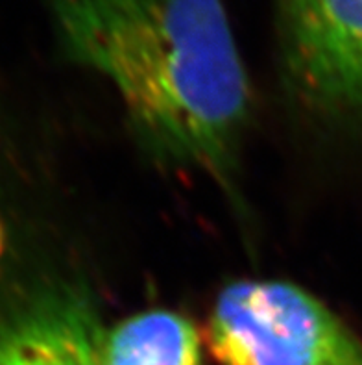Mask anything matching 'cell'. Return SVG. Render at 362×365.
<instances>
[{"instance_id": "cell-5", "label": "cell", "mask_w": 362, "mask_h": 365, "mask_svg": "<svg viewBox=\"0 0 362 365\" xmlns=\"http://www.w3.org/2000/svg\"><path fill=\"white\" fill-rule=\"evenodd\" d=\"M203 336L172 310H148L107 330L98 365H202Z\"/></svg>"}, {"instance_id": "cell-3", "label": "cell", "mask_w": 362, "mask_h": 365, "mask_svg": "<svg viewBox=\"0 0 362 365\" xmlns=\"http://www.w3.org/2000/svg\"><path fill=\"white\" fill-rule=\"evenodd\" d=\"M283 63L309 104L362 119V0H274Z\"/></svg>"}, {"instance_id": "cell-4", "label": "cell", "mask_w": 362, "mask_h": 365, "mask_svg": "<svg viewBox=\"0 0 362 365\" xmlns=\"http://www.w3.org/2000/svg\"><path fill=\"white\" fill-rule=\"evenodd\" d=\"M104 336L91 295L58 284L0 317V365H98Z\"/></svg>"}, {"instance_id": "cell-2", "label": "cell", "mask_w": 362, "mask_h": 365, "mask_svg": "<svg viewBox=\"0 0 362 365\" xmlns=\"http://www.w3.org/2000/svg\"><path fill=\"white\" fill-rule=\"evenodd\" d=\"M203 341L220 365H362V339L320 299L281 280L228 284Z\"/></svg>"}, {"instance_id": "cell-6", "label": "cell", "mask_w": 362, "mask_h": 365, "mask_svg": "<svg viewBox=\"0 0 362 365\" xmlns=\"http://www.w3.org/2000/svg\"><path fill=\"white\" fill-rule=\"evenodd\" d=\"M4 250V230H2V225H0V255Z\"/></svg>"}, {"instance_id": "cell-1", "label": "cell", "mask_w": 362, "mask_h": 365, "mask_svg": "<svg viewBox=\"0 0 362 365\" xmlns=\"http://www.w3.org/2000/svg\"><path fill=\"white\" fill-rule=\"evenodd\" d=\"M65 52L122 98L166 165L231 191L252 88L224 0H46Z\"/></svg>"}]
</instances>
